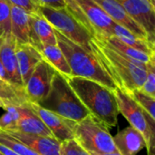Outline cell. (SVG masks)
Segmentation results:
<instances>
[{
	"label": "cell",
	"mask_w": 155,
	"mask_h": 155,
	"mask_svg": "<svg viewBox=\"0 0 155 155\" xmlns=\"http://www.w3.org/2000/svg\"><path fill=\"white\" fill-rule=\"evenodd\" d=\"M0 153H2L4 155H19L17 154L15 152H14L13 150H11L10 148L3 145L0 143Z\"/></svg>",
	"instance_id": "4dcf8cb0"
},
{
	"label": "cell",
	"mask_w": 155,
	"mask_h": 155,
	"mask_svg": "<svg viewBox=\"0 0 155 155\" xmlns=\"http://www.w3.org/2000/svg\"><path fill=\"white\" fill-rule=\"evenodd\" d=\"M61 155H92L74 139L61 143Z\"/></svg>",
	"instance_id": "83f0119b"
},
{
	"label": "cell",
	"mask_w": 155,
	"mask_h": 155,
	"mask_svg": "<svg viewBox=\"0 0 155 155\" xmlns=\"http://www.w3.org/2000/svg\"><path fill=\"white\" fill-rule=\"evenodd\" d=\"M91 48L117 87L129 93L143 86L148 64L127 57L95 37H93L91 41Z\"/></svg>",
	"instance_id": "6da1fadb"
},
{
	"label": "cell",
	"mask_w": 155,
	"mask_h": 155,
	"mask_svg": "<svg viewBox=\"0 0 155 155\" xmlns=\"http://www.w3.org/2000/svg\"><path fill=\"white\" fill-rule=\"evenodd\" d=\"M66 9L84 25L93 37L112 36L114 21L94 0H64Z\"/></svg>",
	"instance_id": "8992f818"
},
{
	"label": "cell",
	"mask_w": 155,
	"mask_h": 155,
	"mask_svg": "<svg viewBox=\"0 0 155 155\" xmlns=\"http://www.w3.org/2000/svg\"><path fill=\"white\" fill-rule=\"evenodd\" d=\"M10 5H15L23 8L29 14L39 12V7L32 0H6Z\"/></svg>",
	"instance_id": "f1b7e54d"
},
{
	"label": "cell",
	"mask_w": 155,
	"mask_h": 155,
	"mask_svg": "<svg viewBox=\"0 0 155 155\" xmlns=\"http://www.w3.org/2000/svg\"><path fill=\"white\" fill-rule=\"evenodd\" d=\"M6 107V104L0 99V108H2V109H4L5 110V108Z\"/></svg>",
	"instance_id": "836d02e7"
},
{
	"label": "cell",
	"mask_w": 155,
	"mask_h": 155,
	"mask_svg": "<svg viewBox=\"0 0 155 155\" xmlns=\"http://www.w3.org/2000/svg\"><path fill=\"white\" fill-rule=\"evenodd\" d=\"M93 155H121L118 152L115 153H105V154H96V153H92Z\"/></svg>",
	"instance_id": "d6a6232c"
},
{
	"label": "cell",
	"mask_w": 155,
	"mask_h": 155,
	"mask_svg": "<svg viewBox=\"0 0 155 155\" xmlns=\"http://www.w3.org/2000/svg\"><path fill=\"white\" fill-rule=\"evenodd\" d=\"M15 51L18 71L23 84H25L34 68L43 59V57L40 52L30 44H18L15 42Z\"/></svg>",
	"instance_id": "ac0fdd59"
},
{
	"label": "cell",
	"mask_w": 155,
	"mask_h": 155,
	"mask_svg": "<svg viewBox=\"0 0 155 155\" xmlns=\"http://www.w3.org/2000/svg\"><path fill=\"white\" fill-rule=\"evenodd\" d=\"M67 81L91 115L108 129L117 124L119 110L113 90L84 77L69 76Z\"/></svg>",
	"instance_id": "7a4b0ae2"
},
{
	"label": "cell",
	"mask_w": 155,
	"mask_h": 155,
	"mask_svg": "<svg viewBox=\"0 0 155 155\" xmlns=\"http://www.w3.org/2000/svg\"><path fill=\"white\" fill-rule=\"evenodd\" d=\"M119 114L130 124V126L139 131L144 138L147 155H155V120L152 119L124 89L116 87L114 90Z\"/></svg>",
	"instance_id": "52a82bcc"
},
{
	"label": "cell",
	"mask_w": 155,
	"mask_h": 155,
	"mask_svg": "<svg viewBox=\"0 0 155 155\" xmlns=\"http://www.w3.org/2000/svg\"><path fill=\"white\" fill-rule=\"evenodd\" d=\"M37 50L40 52L43 59L53 66L58 73L66 77L71 76L70 67L58 45H41Z\"/></svg>",
	"instance_id": "44dd1931"
},
{
	"label": "cell",
	"mask_w": 155,
	"mask_h": 155,
	"mask_svg": "<svg viewBox=\"0 0 155 155\" xmlns=\"http://www.w3.org/2000/svg\"><path fill=\"white\" fill-rule=\"evenodd\" d=\"M29 104L35 113L40 117L57 141L63 143L74 139V127L75 122L46 110L37 104L31 102H29Z\"/></svg>",
	"instance_id": "8fae6325"
},
{
	"label": "cell",
	"mask_w": 155,
	"mask_h": 155,
	"mask_svg": "<svg viewBox=\"0 0 155 155\" xmlns=\"http://www.w3.org/2000/svg\"><path fill=\"white\" fill-rule=\"evenodd\" d=\"M38 7L49 6L53 8H63L65 7L64 0H32Z\"/></svg>",
	"instance_id": "f546056e"
},
{
	"label": "cell",
	"mask_w": 155,
	"mask_h": 155,
	"mask_svg": "<svg viewBox=\"0 0 155 155\" xmlns=\"http://www.w3.org/2000/svg\"><path fill=\"white\" fill-rule=\"evenodd\" d=\"M11 35L18 44H29V13L11 5Z\"/></svg>",
	"instance_id": "ffe728a7"
},
{
	"label": "cell",
	"mask_w": 155,
	"mask_h": 155,
	"mask_svg": "<svg viewBox=\"0 0 155 155\" xmlns=\"http://www.w3.org/2000/svg\"><path fill=\"white\" fill-rule=\"evenodd\" d=\"M142 91L147 94L155 97V62L154 60L151 61L148 64L147 74L145 80L143 84V86L140 88Z\"/></svg>",
	"instance_id": "4316f807"
},
{
	"label": "cell",
	"mask_w": 155,
	"mask_h": 155,
	"mask_svg": "<svg viewBox=\"0 0 155 155\" xmlns=\"http://www.w3.org/2000/svg\"><path fill=\"white\" fill-rule=\"evenodd\" d=\"M128 94L152 119L155 120V97L147 94L141 89H134Z\"/></svg>",
	"instance_id": "603a6c76"
},
{
	"label": "cell",
	"mask_w": 155,
	"mask_h": 155,
	"mask_svg": "<svg viewBox=\"0 0 155 155\" xmlns=\"http://www.w3.org/2000/svg\"><path fill=\"white\" fill-rule=\"evenodd\" d=\"M0 78H2V79H4V80H5V81L9 82V83H12V82H11V79H10V77H9V75L7 74L5 69L4 68L3 64H1V62H0ZM12 84H13V83H12Z\"/></svg>",
	"instance_id": "1f68e13d"
},
{
	"label": "cell",
	"mask_w": 155,
	"mask_h": 155,
	"mask_svg": "<svg viewBox=\"0 0 155 155\" xmlns=\"http://www.w3.org/2000/svg\"><path fill=\"white\" fill-rule=\"evenodd\" d=\"M3 131V130H2ZM40 155H61V143L53 136L27 134L16 131H4Z\"/></svg>",
	"instance_id": "4fadbf2b"
},
{
	"label": "cell",
	"mask_w": 155,
	"mask_h": 155,
	"mask_svg": "<svg viewBox=\"0 0 155 155\" xmlns=\"http://www.w3.org/2000/svg\"><path fill=\"white\" fill-rule=\"evenodd\" d=\"M112 36L116 37L123 43L135 49L147 53L151 55H155V42L136 35L127 28L115 22L112 27Z\"/></svg>",
	"instance_id": "d6986e66"
},
{
	"label": "cell",
	"mask_w": 155,
	"mask_h": 155,
	"mask_svg": "<svg viewBox=\"0 0 155 155\" xmlns=\"http://www.w3.org/2000/svg\"><path fill=\"white\" fill-rule=\"evenodd\" d=\"M21 114L14 131L44 136H53L52 133L43 123L40 117L35 113L30 106L29 102H25L20 105ZM54 137V136H53Z\"/></svg>",
	"instance_id": "9a60e30c"
},
{
	"label": "cell",
	"mask_w": 155,
	"mask_h": 155,
	"mask_svg": "<svg viewBox=\"0 0 155 155\" xmlns=\"http://www.w3.org/2000/svg\"><path fill=\"white\" fill-rule=\"evenodd\" d=\"M57 71L46 61L42 59L34 68L29 78L24 84L28 102L39 104L47 95L53 77Z\"/></svg>",
	"instance_id": "9c48e42d"
},
{
	"label": "cell",
	"mask_w": 155,
	"mask_h": 155,
	"mask_svg": "<svg viewBox=\"0 0 155 155\" xmlns=\"http://www.w3.org/2000/svg\"><path fill=\"white\" fill-rule=\"evenodd\" d=\"M29 44L36 49L41 45H57L54 28L40 11L29 14Z\"/></svg>",
	"instance_id": "7c38bea8"
},
{
	"label": "cell",
	"mask_w": 155,
	"mask_h": 155,
	"mask_svg": "<svg viewBox=\"0 0 155 155\" xmlns=\"http://www.w3.org/2000/svg\"><path fill=\"white\" fill-rule=\"evenodd\" d=\"M98 39H101V38H98ZM101 40L105 42L109 46H111L112 48H114L120 54H122L127 57H130L132 59H134L136 61H139L141 63L149 64L151 61L154 60L155 55H151L147 53H144L143 51L135 49V48L123 43L122 41H120L119 39H117L114 36H110V37L101 39Z\"/></svg>",
	"instance_id": "7402d4cb"
},
{
	"label": "cell",
	"mask_w": 155,
	"mask_h": 155,
	"mask_svg": "<svg viewBox=\"0 0 155 155\" xmlns=\"http://www.w3.org/2000/svg\"><path fill=\"white\" fill-rule=\"evenodd\" d=\"M95 3H97L102 9L112 18V20L124 27L127 28L136 35L147 38L149 40L150 37L147 35V33L143 30V28L138 25L124 10V8L122 6V5L117 0H94ZM152 41V40H151Z\"/></svg>",
	"instance_id": "5bb4252c"
},
{
	"label": "cell",
	"mask_w": 155,
	"mask_h": 155,
	"mask_svg": "<svg viewBox=\"0 0 155 155\" xmlns=\"http://www.w3.org/2000/svg\"><path fill=\"white\" fill-rule=\"evenodd\" d=\"M74 140L90 153L105 154L117 152L109 129L91 114L75 123Z\"/></svg>",
	"instance_id": "5b68a950"
},
{
	"label": "cell",
	"mask_w": 155,
	"mask_h": 155,
	"mask_svg": "<svg viewBox=\"0 0 155 155\" xmlns=\"http://www.w3.org/2000/svg\"><path fill=\"white\" fill-rule=\"evenodd\" d=\"M37 104L75 123L90 114L70 86L67 77L58 72L53 77L47 95Z\"/></svg>",
	"instance_id": "277c9868"
},
{
	"label": "cell",
	"mask_w": 155,
	"mask_h": 155,
	"mask_svg": "<svg viewBox=\"0 0 155 155\" xmlns=\"http://www.w3.org/2000/svg\"><path fill=\"white\" fill-rule=\"evenodd\" d=\"M127 14L147 33L154 41L155 7L154 0H117Z\"/></svg>",
	"instance_id": "30bf717a"
},
{
	"label": "cell",
	"mask_w": 155,
	"mask_h": 155,
	"mask_svg": "<svg viewBox=\"0 0 155 155\" xmlns=\"http://www.w3.org/2000/svg\"><path fill=\"white\" fill-rule=\"evenodd\" d=\"M91 154H92V153H91ZM92 155H93V154H92Z\"/></svg>",
	"instance_id": "d590c367"
},
{
	"label": "cell",
	"mask_w": 155,
	"mask_h": 155,
	"mask_svg": "<svg viewBox=\"0 0 155 155\" xmlns=\"http://www.w3.org/2000/svg\"><path fill=\"white\" fill-rule=\"evenodd\" d=\"M21 105V104H20ZM20 105H6L5 114L0 117V130L14 131L20 118Z\"/></svg>",
	"instance_id": "cb8c5ba5"
},
{
	"label": "cell",
	"mask_w": 155,
	"mask_h": 155,
	"mask_svg": "<svg viewBox=\"0 0 155 155\" xmlns=\"http://www.w3.org/2000/svg\"><path fill=\"white\" fill-rule=\"evenodd\" d=\"M57 45L62 50L71 70V76H79L94 80L114 90L117 85L106 72L95 54L71 41L54 29Z\"/></svg>",
	"instance_id": "3957f363"
},
{
	"label": "cell",
	"mask_w": 155,
	"mask_h": 155,
	"mask_svg": "<svg viewBox=\"0 0 155 155\" xmlns=\"http://www.w3.org/2000/svg\"><path fill=\"white\" fill-rule=\"evenodd\" d=\"M15 40L12 35L0 38V62L9 75L11 82L24 87L15 57Z\"/></svg>",
	"instance_id": "e0dca14e"
},
{
	"label": "cell",
	"mask_w": 155,
	"mask_h": 155,
	"mask_svg": "<svg viewBox=\"0 0 155 155\" xmlns=\"http://www.w3.org/2000/svg\"><path fill=\"white\" fill-rule=\"evenodd\" d=\"M0 143L10 148L19 155H40L2 130H0Z\"/></svg>",
	"instance_id": "d4e9b609"
},
{
	"label": "cell",
	"mask_w": 155,
	"mask_h": 155,
	"mask_svg": "<svg viewBox=\"0 0 155 155\" xmlns=\"http://www.w3.org/2000/svg\"><path fill=\"white\" fill-rule=\"evenodd\" d=\"M11 5L6 0H0V38L11 35Z\"/></svg>",
	"instance_id": "484cf974"
},
{
	"label": "cell",
	"mask_w": 155,
	"mask_h": 155,
	"mask_svg": "<svg viewBox=\"0 0 155 155\" xmlns=\"http://www.w3.org/2000/svg\"><path fill=\"white\" fill-rule=\"evenodd\" d=\"M39 11L55 30L87 51L92 52V35L75 19L66 7L53 8L41 6L39 7Z\"/></svg>",
	"instance_id": "ba28073f"
},
{
	"label": "cell",
	"mask_w": 155,
	"mask_h": 155,
	"mask_svg": "<svg viewBox=\"0 0 155 155\" xmlns=\"http://www.w3.org/2000/svg\"><path fill=\"white\" fill-rule=\"evenodd\" d=\"M117 152L121 155H136L145 148V141L142 134L132 126H128L113 136Z\"/></svg>",
	"instance_id": "2e32d148"
},
{
	"label": "cell",
	"mask_w": 155,
	"mask_h": 155,
	"mask_svg": "<svg viewBox=\"0 0 155 155\" xmlns=\"http://www.w3.org/2000/svg\"><path fill=\"white\" fill-rule=\"evenodd\" d=\"M0 155H4V154H3V153H0Z\"/></svg>",
	"instance_id": "e575fe53"
}]
</instances>
